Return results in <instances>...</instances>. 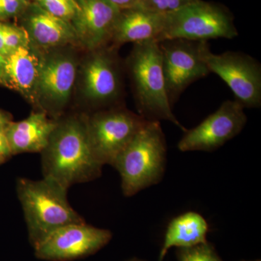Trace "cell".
I'll list each match as a JSON object with an SVG mask.
<instances>
[{
    "mask_svg": "<svg viewBox=\"0 0 261 261\" xmlns=\"http://www.w3.org/2000/svg\"><path fill=\"white\" fill-rule=\"evenodd\" d=\"M42 154L43 176L65 188L97 179L103 166L94 156L86 115L60 118Z\"/></svg>",
    "mask_w": 261,
    "mask_h": 261,
    "instance_id": "obj_1",
    "label": "cell"
},
{
    "mask_svg": "<svg viewBox=\"0 0 261 261\" xmlns=\"http://www.w3.org/2000/svg\"><path fill=\"white\" fill-rule=\"evenodd\" d=\"M16 190L33 247L59 228L85 221L70 205L68 189L50 178H19Z\"/></svg>",
    "mask_w": 261,
    "mask_h": 261,
    "instance_id": "obj_2",
    "label": "cell"
},
{
    "mask_svg": "<svg viewBox=\"0 0 261 261\" xmlns=\"http://www.w3.org/2000/svg\"><path fill=\"white\" fill-rule=\"evenodd\" d=\"M125 69L132 82L139 115L147 121L171 122L186 132L173 114L168 100L159 43L135 44L125 63Z\"/></svg>",
    "mask_w": 261,
    "mask_h": 261,
    "instance_id": "obj_3",
    "label": "cell"
},
{
    "mask_svg": "<svg viewBox=\"0 0 261 261\" xmlns=\"http://www.w3.org/2000/svg\"><path fill=\"white\" fill-rule=\"evenodd\" d=\"M167 145L159 121H147L113 163L123 195L132 197L157 185L164 176Z\"/></svg>",
    "mask_w": 261,
    "mask_h": 261,
    "instance_id": "obj_4",
    "label": "cell"
},
{
    "mask_svg": "<svg viewBox=\"0 0 261 261\" xmlns=\"http://www.w3.org/2000/svg\"><path fill=\"white\" fill-rule=\"evenodd\" d=\"M233 16L224 5L197 0L166 15L161 41L182 39L195 42L232 39L238 36Z\"/></svg>",
    "mask_w": 261,
    "mask_h": 261,
    "instance_id": "obj_5",
    "label": "cell"
},
{
    "mask_svg": "<svg viewBox=\"0 0 261 261\" xmlns=\"http://www.w3.org/2000/svg\"><path fill=\"white\" fill-rule=\"evenodd\" d=\"M86 122L96 159L102 166H112L117 156L147 121L120 106L86 115Z\"/></svg>",
    "mask_w": 261,
    "mask_h": 261,
    "instance_id": "obj_6",
    "label": "cell"
},
{
    "mask_svg": "<svg viewBox=\"0 0 261 261\" xmlns=\"http://www.w3.org/2000/svg\"><path fill=\"white\" fill-rule=\"evenodd\" d=\"M65 47L44 51L40 57L37 98L38 111L55 120L69 102L78 75V63Z\"/></svg>",
    "mask_w": 261,
    "mask_h": 261,
    "instance_id": "obj_7",
    "label": "cell"
},
{
    "mask_svg": "<svg viewBox=\"0 0 261 261\" xmlns=\"http://www.w3.org/2000/svg\"><path fill=\"white\" fill-rule=\"evenodd\" d=\"M200 56L210 73L227 84L244 108L260 107L261 65L256 59L242 51L214 54L207 42H202Z\"/></svg>",
    "mask_w": 261,
    "mask_h": 261,
    "instance_id": "obj_8",
    "label": "cell"
},
{
    "mask_svg": "<svg viewBox=\"0 0 261 261\" xmlns=\"http://www.w3.org/2000/svg\"><path fill=\"white\" fill-rule=\"evenodd\" d=\"M117 49L108 45L89 51L81 66L82 93L84 99L99 111L120 106L123 68Z\"/></svg>",
    "mask_w": 261,
    "mask_h": 261,
    "instance_id": "obj_9",
    "label": "cell"
},
{
    "mask_svg": "<svg viewBox=\"0 0 261 261\" xmlns=\"http://www.w3.org/2000/svg\"><path fill=\"white\" fill-rule=\"evenodd\" d=\"M159 43L162 53L166 92L173 108L192 84L211 73L201 58L202 42L173 39H165Z\"/></svg>",
    "mask_w": 261,
    "mask_h": 261,
    "instance_id": "obj_10",
    "label": "cell"
},
{
    "mask_svg": "<svg viewBox=\"0 0 261 261\" xmlns=\"http://www.w3.org/2000/svg\"><path fill=\"white\" fill-rule=\"evenodd\" d=\"M113 238L111 231L85 221L63 226L34 247L35 256L47 261H71L93 255Z\"/></svg>",
    "mask_w": 261,
    "mask_h": 261,
    "instance_id": "obj_11",
    "label": "cell"
},
{
    "mask_svg": "<svg viewBox=\"0 0 261 261\" xmlns=\"http://www.w3.org/2000/svg\"><path fill=\"white\" fill-rule=\"evenodd\" d=\"M241 105L226 100L198 126L187 129L178 142L181 152H214L238 136L246 125L247 118Z\"/></svg>",
    "mask_w": 261,
    "mask_h": 261,
    "instance_id": "obj_12",
    "label": "cell"
},
{
    "mask_svg": "<svg viewBox=\"0 0 261 261\" xmlns=\"http://www.w3.org/2000/svg\"><path fill=\"white\" fill-rule=\"evenodd\" d=\"M71 24L78 44L88 51L109 45L121 10L108 0H77Z\"/></svg>",
    "mask_w": 261,
    "mask_h": 261,
    "instance_id": "obj_13",
    "label": "cell"
},
{
    "mask_svg": "<svg viewBox=\"0 0 261 261\" xmlns=\"http://www.w3.org/2000/svg\"><path fill=\"white\" fill-rule=\"evenodd\" d=\"M20 18L31 46L37 50L46 51L78 44L72 24L48 13L37 3H31Z\"/></svg>",
    "mask_w": 261,
    "mask_h": 261,
    "instance_id": "obj_14",
    "label": "cell"
},
{
    "mask_svg": "<svg viewBox=\"0 0 261 261\" xmlns=\"http://www.w3.org/2000/svg\"><path fill=\"white\" fill-rule=\"evenodd\" d=\"M165 16L138 7L121 10L113 30L111 46L118 48L128 42H160Z\"/></svg>",
    "mask_w": 261,
    "mask_h": 261,
    "instance_id": "obj_15",
    "label": "cell"
},
{
    "mask_svg": "<svg viewBox=\"0 0 261 261\" xmlns=\"http://www.w3.org/2000/svg\"><path fill=\"white\" fill-rule=\"evenodd\" d=\"M57 121L44 111H37L22 121L10 122L5 130L13 155L42 152L56 128Z\"/></svg>",
    "mask_w": 261,
    "mask_h": 261,
    "instance_id": "obj_16",
    "label": "cell"
},
{
    "mask_svg": "<svg viewBox=\"0 0 261 261\" xmlns=\"http://www.w3.org/2000/svg\"><path fill=\"white\" fill-rule=\"evenodd\" d=\"M39 63L40 57L30 45L12 53L5 64V87L16 91L37 107Z\"/></svg>",
    "mask_w": 261,
    "mask_h": 261,
    "instance_id": "obj_17",
    "label": "cell"
},
{
    "mask_svg": "<svg viewBox=\"0 0 261 261\" xmlns=\"http://www.w3.org/2000/svg\"><path fill=\"white\" fill-rule=\"evenodd\" d=\"M208 224L200 214L187 212L171 220L168 224L159 261H163L173 247L185 248L207 243Z\"/></svg>",
    "mask_w": 261,
    "mask_h": 261,
    "instance_id": "obj_18",
    "label": "cell"
},
{
    "mask_svg": "<svg viewBox=\"0 0 261 261\" xmlns=\"http://www.w3.org/2000/svg\"><path fill=\"white\" fill-rule=\"evenodd\" d=\"M37 3L48 13L70 23L78 9L77 0H39Z\"/></svg>",
    "mask_w": 261,
    "mask_h": 261,
    "instance_id": "obj_19",
    "label": "cell"
},
{
    "mask_svg": "<svg viewBox=\"0 0 261 261\" xmlns=\"http://www.w3.org/2000/svg\"><path fill=\"white\" fill-rule=\"evenodd\" d=\"M178 261H222L209 243H202L190 247L179 248Z\"/></svg>",
    "mask_w": 261,
    "mask_h": 261,
    "instance_id": "obj_20",
    "label": "cell"
},
{
    "mask_svg": "<svg viewBox=\"0 0 261 261\" xmlns=\"http://www.w3.org/2000/svg\"><path fill=\"white\" fill-rule=\"evenodd\" d=\"M2 30L5 46L10 55L18 48L30 47L28 34L23 27L2 23Z\"/></svg>",
    "mask_w": 261,
    "mask_h": 261,
    "instance_id": "obj_21",
    "label": "cell"
},
{
    "mask_svg": "<svg viewBox=\"0 0 261 261\" xmlns=\"http://www.w3.org/2000/svg\"><path fill=\"white\" fill-rule=\"evenodd\" d=\"M197 0H141L137 7L158 14L167 15Z\"/></svg>",
    "mask_w": 261,
    "mask_h": 261,
    "instance_id": "obj_22",
    "label": "cell"
},
{
    "mask_svg": "<svg viewBox=\"0 0 261 261\" xmlns=\"http://www.w3.org/2000/svg\"><path fill=\"white\" fill-rule=\"evenodd\" d=\"M30 3L27 0H0V21L21 16Z\"/></svg>",
    "mask_w": 261,
    "mask_h": 261,
    "instance_id": "obj_23",
    "label": "cell"
},
{
    "mask_svg": "<svg viewBox=\"0 0 261 261\" xmlns=\"http://www.w3.org/2000/svg\"><path fill=\"white\" fill-rule=\"evenodd\" d=\"M5 128H0V165L3 164L13 156Z\"/></svg>",
    "mask_w": 261,
    "mask_h": 261,
    "instance_id": "obj_24",
    "label": "cell"
},
{
    "mask_svg": "<svg viewBox=\"0 0 261 261\" xmlns=\"http://www.w3.org/2000/svg\"><path fill=\"white\" fill-rule=\"evenodd\" d=\"M118 10H123L135 8L140 4L141 0H108Z\"/></svg>",
    "mask_w": 261,
    "mask_h": 261,
    "instance_id": "obj_25",
    "label": "cell"
},
{
    "mask_svg": "<svg viewBox=\"0 0 261 261\" xmlns=\"http://www.w3.org/2000/svg\"><path fill=\"white\" fill-rule=\"evenodd\" d=\"M0 54L7 58L10 55L9 51L5 46L4 37H3V30H2V22L0 21Z\"/></svg>",
    "mask_w": 261,
    "mask_h": 261,
    "instance_id": "obj_26",
    "label": "cell"
},
{
    "mask_svg": "<svg viewBox=\"0 0 261 261\" xmlns=\"http://www.w3.org/2000/svg\"><path fill=\"white\" fill-rule=\"evenodd\" d=\"M5 64L6 58L0 54V84L5 87Z\"/></svg>",
    "mask_w": 261,
    "mask_h": 261,
    "instance_id": "obj_27",
    "label": "cell"
},
{
    "mask_svg": "<svg viewBox=\"0 0 261 261\" xmlns=\"http://www.w3.org/2000/svg\"><path fill=\"white\" fill-rule=\"evenodd\" d=\"M11 121V116L10 115L0 111V128H5Z\"/></svg>",
    "mask_w": 261,
    "mask_h": 261,
    "instance_id": "obj_28",
    "label": "cell"
},
{
    "mask_svg": "<svg viewBox=\"0 0 261 261\" xmlns=\"http://www.w3.org/2000/svg\"><path fill=\"white\" fill-rule=\"evenodd\" d=\"M29 3H37L39 0H27Z\"/></svg>",
    "mask_w": 261,
    "mask_h": 261,
    "instance_id": "obj_29",
    "label": "cell"
},
{
    "mask_svg": "<svg viewBox=\"0 0 261 261\" xmlns=\"http://www.w3.org/2000/svg\"><path fill=\"white\" fill-rule=\"evenodd\" d=\"M128 261H144V260H139V259H137V258H134V259H132V260H128Z\"/></svg>",
    "mask_w": 261,
    "mask_h": 261,
    "instance_id": "obj_30",
    "label": "cell"
},
{
    "mask_svg": "<svg viewBox=\"0 0 261 261\" xmlns=\"http://www.w3.org/2000/svg\"><path fill=\"white\" fill-rule=\"evenodd\" d=\"M255 261H260V260H255Z\"/></svg>",
    "mask_w": 261,
    "mask_h": 261,
    "instance_id": "obj_31",
    "label": "cell"
}]
</instances>
